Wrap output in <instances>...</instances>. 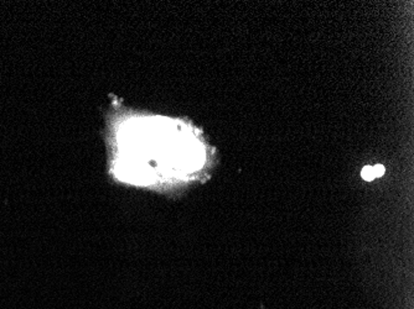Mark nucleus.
I'll return each mask as SVG.
<instances>
[{
  "label": "nucleus",
  "instance_id": "f257e3e1",
  "mask_svg": "<svg viewBox=\"0 0 414 309\" xmlns=\"http://www.w3.org/2000/svg\"><path fill=\"white\" fill-rule=\"evenodd\" d=\"M386 172V168H384L383 165H374V166H366V167L362 168L361 171V177L363 178L367 182H371L374 178H378L381 176L384 175Z\"/></svg>",
  "mask_w": 414,
  "mask_h": 309
}]
</instances>
